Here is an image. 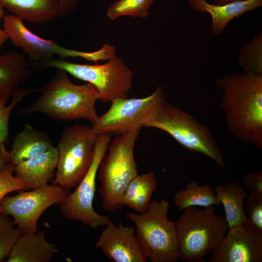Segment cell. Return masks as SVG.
Returning a JSON list of instances; mask_svg holds the SVG:
<instances>
[{"mask_svg": "<svg viewBox=\"0 0 262 262\" xmlns=\"http://www.w3.org/2000/svg\"><path fill=\"white\" fill-rule=\"evenodd\" d=\"M143 127L161 130L183 147L201 153L220 167L225 165L221 149L209 129L193 116L166 101Z\"/></svg>", "mask_w": 262, "mask_h": 262, "instance_id": "8992f818", "label": "cell"}, {"mask_svg": "<svg viewBox=\"0 0 262 262\" xmlns=\"http://www.w3.org/2000/svg\"><path fill=\"white\" fill-rule=\"evenodd\" d=\"M154 0H118L107 8L106 16L112 20L124 16L132 18H146L148 16V9Z\"/></svg>", "mask_w": 262, "mask_h": 262, "instance_id": "484cf974", "label": "cell"}, {"mask_svg": "<svg viewBox=\"0 0 262 262\" xmlns=\"http://www.w3.org/2000/svg\"><path fill=\"white\" fill-rule=\"evenodd\" d=\"M236 0H213V4L215 5H224Z\"/></svg>", "mask_w": 262, "mask_h": 262, "instance_id": "836d02e7", "label": "cell"}, {"mask_svg": "<svg viewBox=\"0 0 262 262\" xmlns=\"http://www.w3.org/2000/svg\"><path fill=\"white\" fill-rule=\"evenodd\" d=\"M140 129L134 128L111 139L108 153L101 161L98 171L101 182L99 193L102 207L107 212H113L123 207L122 198L124 191L138 174L134 149Z\"/></svg>", "mask_w": 262, "mask_h": 262, "instance_id": "3957f363", "label": "cell"}, {"mask_svg": "<svg viewBox=\"0 0 262 262\" xmlns=\"http://www.w3.org/2000/svg\"><path fill=\"white\" fill-rule=\"evenodd\" d=\"M15 166L9 163L0 173V203L3 198L11 192L30 189L29 184L24 180L14 176Z\"/></svg>", "mask_w": 262, "mask_h": 262, "instance_id": "83f0119b", "label": "cell"}, {"mask_svg": "<svg viewBox=\"0 0 262 262\" xmlns=\"http://www.w3.org/2000/svg\"><path fill=\"white\" fill-rule=\"evenodd\" d=\"M215 206L204 209L190 207L175 221L179 259L205 262L208 255L225 237L229 226L225 216L215 213Z\"/></svg>", "mask_w": 262, "mask_h": 262, "instance_id": "277c9868", "label": "cell"}, {"mask_svg": "<svg viewBox=\"0 0 262 262\" xmlns=\"http://www.w3.org/2000/svg\"><path fill=\"white\" fill-rule=\"evenodd\" d=\"M214 190L223 206L229 229L248 224L244 209V201L247 195L243 187L237 182H229L217 185Z\"/></svg>", "mask_w": 262, "mask_h": 262, "instance_id": "44dd1931", "label": "cell"}, {"mask_svg": "<svg viewBox=\"0 0 262 262\" xmlns=\"http://www.w3.org/2000/svg\"><path fill=\"white\" fill-rule=\"evenodd\" d=\"M245 200L244 209L248 224L262 232V194L250 192Z\"/></svg>", "mask_w": 262, "mask_h": 262, "instance_id": "f1b7e54d", "label": "cell"}, {"mask_svg": "<svg viewBox=\"0 0 262 262\" xmlns=\"http://www.w3.org/2000/svg\"><path fill=\"white\" fill-rule=\"evenodd\" d=\"M9 39V36L6 32L0 28V51L3 44Z\"/></svg>", "mask_w": 262, "mask_h": 262, "instance_id": "d6a6232c", "label": "cell"}, {"mask_svg": "<svg viewBox=\"0 0 262 262\" xmlns=\"http://www.w3.org/2000/svg\"><path fill=\"white\" fill-rule=\"evenodd\" d=\"M9 163V159L4 154L0 147V173L6 168Z\"/></svg>", "mask_w": 262, "mask_h": 262, "instance_id": "1f68e13d", "label": "cell"}, {"mask_svg": "<svg viewBox=\"0 0 262 262\" xmlns=\"http://www.w3.org/2000/svg\"><path fill=\"white\" fill-rule=\"evenodd\" d=\"M84 0H59L57 17H66L72 14Z\"/></svg>", "mask_w": 262, "mask_h": 262, "instance_id": "4dcf8cb0", "label": "cell"}, {"mask_svg": "<svg viewBox=\"0 0 262 262\" xmlns=\"http://www.w3.org/2000/svg\"><path fill=\"white\" fill-rule=\"evenodd\" d=\"M188 3L194 10L211 14L212 32L217 35L224 33L227 24L232 19L262 6V0H236L221 5L209 3L206 0H188Z\"/></svg>", "mask_w": 262, "mask_h": 262, "instance_id": "9a60e30c", "label": "cell"}, {"mask_svg": "<svg viewBox=\"0 0 262 262\" xmlns=\"http://www.w3.org/2000/svg\"><path fill=\"white\" fill-rule=\"evenodd\" d=\"M110 133L97 134L91 165L76 189L59 204L62 214L68 220H77L93 228L105 227L112 221L109 216L97 213L93 208L96 180L101 161L112 139Z\"/></svg>", "mask_w": 262, "mask_h": 262, "instance_id": "30bf717a", "label": "cell"}, {"mask_svg": "<svg viewBox=\"0 0 262 262\" xmlns=\"http://www.w3.org/2000/svg\"><path fill=\"white\" fill-rule=\"evenodd\" d=\"M37 91L33 88H17L13 94L0 93V147L9 159V154L5 147L9 134V121L12 110L26 95Z\"/></svg>", "mask_w": 262, "mask_h": 262, "instance_id": "cb8c5ba5", "label": "cell"}, {"mask_svg": "<svg viewBox=\"0 0 262 262\" xmlns=\"http://www.w3.org/2000/svg\"><path fill=\"white\" fill-rule=\"evenodd\" d=\"M166 101L164 90L159 85L150 95L143 98H120L112 101L109 109L98 115L92 124L96 134L118 135L135 127H143Z\"/></svg>", "mask_w": 262, "mask_h": 262, "instance_id": "9c48e42d", "label": "cell"}, {"mask_svg": "<svg viewBox=\"0 0 262 262\" xmlns=\"http://www.w3.org/2000/svg\"><path fill=\"white\" fill-rule=\"evenodd\" d=\"M245 186L251 193L262 194V171L246 174L243 178Z\"/></svg>", "mask_w": 262, "mask_h": 262, "instance_id": "f546056e", "label": "cell"}, {"mask_svg": "<svg viewBox=\"0 0 262 262\" xmlns=\"http://www.w3.org/2000/svg\"><path fill=\"white\" fill-rule=\"evenodd\" d=\"M169 202L165 198L150 202L143 213H127L135 226V235L142 251L151 262H177L179 252L175 222L168 216Z\"/></svg>", "mask_w": 262, "mask_h": 262, "instance_id": "5b68a950", "label": "cell"}, {"mask_svg": "<svg viewBox=\"0 0 262 262\" xmlns=\"http://www.w3.org/2000/svg\"><path fill=\"white\" fill-rule=\"evenodd\" d=\"M54 67L65 70L75 78L87 82L97 89L98 98L108 102L129 98L133 83V72L123 59L115 54L103 65H86L71 63L62 59L52 58L42 67Z\"/></svg>", "mask_w": 262, "mask_h": 262, "instance_id": "ba28073f", "label": "cell"}, {"mask_svg": "<svg viewBox=\"0 0 262 262\" xmlns=\"http://www.w3.org/2000/svg\"><path fill=\"white\" fill-rule=\"evenodd\" d=\"M0 214V262L7 258L14 245L22 234L13 220Z\"/></svg>", "mask_w": 262, "mask_h": 262, "instance_id": "4316f807", "label": "cell"}, {"mask_svg": "<svg viewBox=\"0 0 262 262\" xmlns=\"http://www.w3.org/2000/svg\"><path fill=\"white\" fill-rule=\"evenodd\" d=\"M0 5L23 20L41 23L57 17L59 0H0Z\"/></svg>", "mask_w": 262, "mask_h": 262, "instance_id": "ffe728a7", "label": "cell"}, {"mask_svg": "<svg viewBox=\"0 0 262 262\" xmlns=\"http://www.w3.org/2000/svg\"><path fill=\"white\" fill-rule=\"evenodd\" d=\"M33 190L6 195L0 203L1 213L11 215L22 234L38 231L37 223L42 213L53 205L60 204L69 194L67 189L54 184Z\"/></svg>", "mask_w": 262, "mask_h": 262, "instance_id": "8fae6325", "label": "cell"}, {"mask_svg": "<svg viewBox=\"0 0 262 262\" xmlns=\"http://www.w3.org/2000/svg\"><path fill=\"white\" fill-rule=\"evenodd\" d=\"M238 65L243 68L244 73L262 74V33L255 35L249 43L240 50Z\"/></svg>", "mask_w": 262, "mask_h": 262, "instance_id": "d4e9b609", "label": "cell"}, {"mask_svg": "<svg viewBox=\"0 0 262 262\" xmlns=\"http://www.w3.org/2000/svg\"><path fill=\"white\" fill-rule=\"evenodd\" d=\"M210 262H262V232L249 224L229 229Z\"/></svg>", "mask_w": 262, "mask_h": 262, "instance_id": "4fadbf2b", "label": "cell"}, {"mask_svg": "<svg viewBox=\"0 0 262 262\" xmlns=\"http://www.w3.org/2000/svg\"><path fill=\"white\" fill-rule=\"evenodd\" d=\"M174 203L180 210L190 207H207L211 205L220 206L214 188L206 184L200 185L197 181L189 182L183 190L179 191L175 195Z\"/></svg>", "mask_w": 262, "mask_h": 262, "instance_id": "603a6c76", "label": "cell"}, {"mask_svg": "<svg viewBox=\"0 0 262 262\" xmlns=\"http://www.w3.org/2000/svg\"><path fill=\"white\" fill-rule=\"evenodd\" d=\"M33 75V65L22 52L15 50L0 55V93L13 94Z\"/></svg>", "mask_w": 262, "mask_h": 262, "instance_id": "ac0fdd59", "label": "cell"}, {"mask_svg": "<svg viewBox=\"0 0 262 262\" xmlns=\"http://www.w3.org/2000/svg\"><path fill=\"white\" fill-rule=\"evenodd\" d=\"M56 252V245L47 241L43 231L22 234L14 245L6 262H49Z\"/></svg>", "mask_w": 262, "mask_h": 262, "instance_id": "2e32d148", "label": "cell"}, {"mask_svg": "<svg viewBox=\"0 0 262 262\" xmlns=\"http://www.w3.org/2000/svg\"><path fill=\"white\" fill-rule=\"evenodd\" d=\"M52 147V143L46 132L35 130L31 125L25 124L23 131L15 135L9 152V163L16 166Z\"/></svg>", "mask_w": 262, "mask_h": 262, "instance_id": "d6986e66", "label": "cell"}, {"mask_svg": "<svg viewBox=\"0 0 262 262\" xmlns=\"http://www.w3.org/2000/svg\"><path fill=\"white\" fill-rule=\"evenodd\" d=\"M58 160V150L52 147L46 151L15 166V176L28 182L30 189L45 186L52 178Z\"/></svg>", "mask_w": 262, "mask_h": 262, "instance_id": "e0dca14e", "label": "cell"}, {"mask_svg": "<svg viewBox=\"0 0 262 262\" xmlns=\"http://www.w3.org/2000/svg\"><path fill=\"white\" fill-rule=\"evenodd\" d=\"M224 94L220 108L229 130L238 139L262 149V74L234 72L216 80Z\"/></svg>", "mask_w": 262, "mask_h": 262, "instance_id": "6da1fadb", "label": "cell"}, {"mask_svg": "<svg viewBox=\"0 0 262 262\" xmlns=\"http://www.w3.org/2000/svg\"><path fill=\"white\" fill-rule=\"evenodd\" d=\"M3 30L6 32L12 44L21 49L33 64L42 67L44 64L57 55L64 59L68 57H82L95 62L97 52L79 51L64 48L53 39H44L27 29L23 20L13 14L3 16Z\"/></svg>", "mask_w": 262, "mask_h": 262, "instance_id": "7c38bea8", "label": "cell"}, {"mask_svg": "<svg viewBox=\"0 0 262 262\" xmlns=\"http://www.w3.org/2000/svg\"><path fill=\"white\" fill-rule=\"evenodd\" d=\"M39 98L21 109L18 115L42 113L56 120L65 121L84 119L93 123L97 118L95 104L97 89L90 83L77 85L72 82L67 72L56 68L54 76L37 90Z\"/></svg>", "mask_w": 262, "mask_h": 262, "instance_id": "7a4b0ae2", "label": "cell"}, {"mask_svg": "<svg viewBox=\"0 0 262 262\" xmlns=\"http://www.w3.org/2000/svg\"><path fill=\"white\" fill-rule=\"evenodd\" d=\"M97 134L91 127L66 126L58 142V160L53 184L76 188L87 172L95 152Z\"/></svg>", "mask_w": 262, "mask_h": 262, "instance_id": "52a82bcc", "label": "cell"}, {"mask_svg": "<svg viewBox=\"0 0 262 262\" xmlns=\"http://www.w3.org/2000/svg\"><path fill=\"white\" fill-rule=\"evenodd\" d=\"M4 11L3 8L0 5V20L3 18Z\"/></svg>", "mask_w": 262, "mask_h": 262, "instance_id": "e575fe53", "label": "cell"}, {"mask_svg": "<svg viewBox=\"0 0 262 262\" xmlns=\"http://www.w3.org/2000/svg\"><path fill=\"white\" fill-rule=\"evenodd\" d=\"M104 255L115 262H146L134 228L112 221L105 226L96 243Z\"/></svg>", "mask_w": 262, "mask_h": 262, "instance_id": "5bb4252c", "label": "cell"}, {"mask_svg": "<svg viewBox=\"0 0 262 262\" xmlns=\"http://www.w3.org/2000/svg\"><path fill=\"white\" fill-rule=\"evenodd\" d=\"M157 182L153 172L139 175L129 183L123 194L122 202L139 213L144 212L147 208Z\"/></svg>", "mask_w": 262, "mask_h": 262, "instance_id": "7402d4cb", "label": "cell"}]
</instances>
